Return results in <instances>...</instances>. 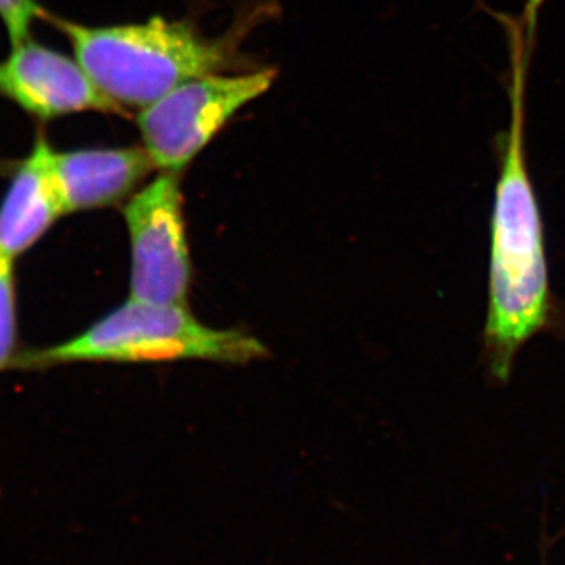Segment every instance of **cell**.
I'll return each mask as SVG.
<instances>
[{
    "label": "cell",
    "instance_id": "cell-1",
    "mask_svg": "<svg viewBox=\"0 0 565 565\" xmlns=\"http://www.w3.org/2000/svg\"><path fill=\"white\" fill-rule=\"evenodd\" d=\"M545 0H527L516 17L494 13L509 47L508 129L497 139L500 174L492 211L490 303L484 345L494 381L511 377L516 352L548 323L544 226L525 151V96L539 14Z\"/></svg>",
    "mask_w": 565,
    "mask_h": 565
},
{
    "label": "cell",
    "instance_id": "cell-2",
    "mask_svg": "<svg viewBox=\"0 0 565 565\" xmlns=\"http://www.w3.org/2000/svg\"><path fill=\"white\" fill-rule=\"evenodd\" d=\"M95 87L117 106L145 107L184 82L221 73L233 61L228 41L200 35L185 22L88 28L52 18ZM122 109V107H121Z\"/></svg>",
    "mask_w": 565,
    "mask_h": 565
},
{
    "label": "cell",
    "instance_id": "cell-3",
    "mask_svg": "<svg viewBox=\"0 0 565 565\" xmlns=\"http://www.w3.org/2000/svg\"><path fill=\"white\" fill-rule=\"evenodd\" d=\"M267 348L243 330L204 326L182 305L131 299L65 343L22 353L14 364L43 370L73 363H154L173 360L247 364Z\"/></svg>",
    "mask_w": 565,
    "mask_h": 565
},
{
    "label": "cell",
    "instance_id": "cell-4",
    "mask_svg": "<svg viewBox=\"0 0 565 565\" xmlns=\"http://www.w3.org/2000/svg\"><path fill=\"white\" fill-rule=\"evenodd\" d=\"M275 70L196 77L141 109L139 129L154 169L180 174L234 115L273 87Z\"/></svg>",
    "mask_w": 565,
    "mask_h": 565
},
{
    "label": "cell",
    "instance_id": "cell-5",
    "mask_svg": "<svg viewBox=\"0 0 565 565\" xmlns=\"http://www.w3.org/2000/svg\"><path fill=\"white\" fill-rule=\"evenodd\" d=\"M180 174H159L122 210L131 241V299L188 305L192 281Z\"/></svg>",
    "mask_w": 565,
    "mask_h": 565
},
{
    "label": "cell",
    "instance_id": "cell-6",
    "mask_svg": "<svg viewBox=\"0 0 565 565\" xmlns=\"http://www.w3.org/2000/svg\"><path fill=\"white\" fill-rule=\"evenodd\" d=\"M0 96L40 120L81 111L122 114L95 87L79 62L31 39L14 44L0 62Z\"/></svg>",
    "mask_w": 565,
    "mask_h": 565
},
{
    "label": "cell",
    "instance_id": "cell-7",
    "mask_svg": "<svg viewBox=\"0 0 565 565\" xmlns=\"http://www.w3.org/2000/svg\"><path fill=\"white\" fill-rule=\"evenodd\" d=\"M152 169L143 147L52 152V173L65 214L122 202Z\"/></svg>",
    "mask_w": 565,
    "mask_h": 565
},
{
    "label": "cell",
    "instance_id": "cell-8",
    "mask_svg": "<svg viewBox=\"0 0 565 565\" xmlns=\"http://www.w3.org/2000/svg\"><path fill=\"white\" fill-rule=\"evenodd\" d=\"M52 147L36 137L31 154L13 174L0 203V256L17 259L65 215L52 173Z\"/></svg>",
    "mask_w": 565,
    "mask_h": 565
},
{
    "label": "cell",
    "instance_id": "cell-9",
    "mask_svg": "<svg viewBox=\"0 0 565 565\" xmlns=\"http://www.w3.org/2000/svg\"><path fill=\"white\" fill-rule=\"evenodd\" d=\"M17 341L18 299L14 262L0 256V373L14 363Z\"/></svg>",
    "mask_w": 565,
    "mask_h": 565
},
{
    "label": "cell",
    "instance_id": "cell-10",
    "mask_svg": "<svg viewBox=\"0 0 565 565\" xmlns=\"http://www.w3.org/2000/svg\"><path fill=\"white\" fill-rule=\"evenodd\" d=\"M50 18L36 0H0V20L9 32L11 46L29 39L33 22Z\"/></svg>",
    "mask_w": 565,
    "mask_h": 565
}]
</instances>
